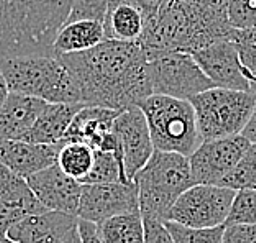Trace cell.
Wrapping results in <instances>:
<instances>
[{
	"label": "cell",
	"instance_id": "cell-27",
	"mask_svg": "<svg viewBox=\"0 0 256 243\" xmlns=\"http://www.w3.org/2000/svg\"><path fill=\"white\" fill-rule=\"evenodd\" d=\"M174 243H224L226 227L215 228H192L176 222H164Z\"/></svg>",
	"mask_w": 256,
	"mask_h": 243
},
{
	"label": "cell",
	"instance_id": "cell-16",
	"mask_svg": "<svg viewBox=\"0 0 256 243\" xmlns=\"http://www.w3.org/2000/svg\"><path fill=\"white\" fill-rule=\"evenodd\" d=\"M62 143L34 144L28 142H0V164L28 179L58 163Z\"/></svg>",
	"mask_w": 256,
	"mask_h": 243
},
{
	"label": "cell",
	"instance_id": "cell-23",
	"mask_svg": "<svg viewBox=\"0 0 256 243\" xmlns=\"http://www.w3.org/2000/svg\"><path fill=\"white\" fill-rule=\"evenodd\" d=\"M104 243H144V220L142 214H126L98 225Z\"/></svg>",
	"mask_w": 256,
	"mask_h": 243
},
{
	"label": "cell",
	"instance_id": "cell-38",
	"mask_svg": "<svg viewBox=\"0 0 256 243\" xmlns=\"http://www.w3.org/2000/svg\"><path fill=\"white\" fill-rule=\"evenodd\" d=\"M64 243H80V236H79V230L76 227L71 234L68 235V238L64 240Z\"/></svg>",
	"mask_w": 256,
	"mask_h": 243
},
{
	"label": "cell",
	"instance_id": "cell-22",
	"mask_svg": "<svg viewBox=\"0 0 256 243\" xmlns=\"http://www.w3.org/2000/svg\"><path fill=\"white\" fill-rule=\"evenodd\" d=\"M107 40L138 43L144 33V18L125 0H108V12L104 22Z\"/></svg>",
	"mask_w": 256,
	"mask_h": 243
},
{
	"label": "cell",
	"instance_id": "cell-15",
	"mask_svg": "<svg viewBox=\"0 0 256 243\" xmlns=\"http://www.w3.org/2000/svg\"><path fill=\"white\" fill-rule=\"evenodd\" d=\"M46 212L28 181L0 164V235L34 214Z\"/></svg>",
	"mask_w": 256,
	"mask_h": 243
},
{
	"label": "cell",
	"instance_id": "cell-39",
	"mask_svg": "<svg viewBox=\"0 0 256 243\" xmlns=\"http://www.w3.org/2000/svg\"><path fill=\"white\" fill-rule=\"evenodd\" d=\"M0 243H15V242L10 240L7 235H0Z\"/></svg>",
	"mask_w": 256,
	"mask_h": 243
},
{
	"label": "cell",
	"instance_id": "cell-3",
	"mask_svg": "<svg viewBox=\"0 0 256 243\" xmlns=\"http://www.w3.org/2000/svg\"><path fill=\"white\" fill-rule=\"evenodd\" d=\"M72 4L74 0H0V61L53 56L51 48Z\"/></svg>",
	"mask_w": 256,
	"mask_h": 243
},
{
	"label": "cell",
	"instance_id": "cell-28",
	"mask_svg": "<svg viewBox=\"0 0 256 243\" xmlns=\"http://www.w3.org/2000/svg\"><path fill=\"white\" fill-rule=\"evenodd\" d=\"M232 42L236 46L242 66L245 69L246 78L252 80L253 90L256 92V28L253 30H235Z\"/></svg>",
	"mask_w": 256,
	"mask_h": 243
},
{
	"label": "cell",
	"instance_id": "cell-14",
	"mask_svg": "<svg viewBox=\"0 0 256 243\" xmlns=\"http://www.w3.org/2000/svg\"><path fill=\"white\" fill-rule=\"evenodd\" d=\"M26 181L46 210L62 212L78 217L82 184L78 179L68 176L58 163L28 178Z\"/></svg>",
	"mask_w": 256,
	"mask_h": 243
},
{
	"label": "cell",
	"instance_id": "cell-32",
	"mask_svg": "<svg viewBox=\"0 0 256 243\" xmlns=\"http://www.w3.org/2000/svg\"><path fill=\"white\" fill-rule=\"evenodd\" d=\"M224 243H256V225H232V227H226Z\"/></svg>",
	"mask_w": 256,
	"mask_h": 243
},
{
	"label": "cell",
	"instance_id": "cell-20",
	"mask_svg": "<svg viewBox=\"0 0 256 243\" xmlns=\"http://www.w3.org/2000/svg\"><path fill=\"white\" fill-rule=\"evenodd\" d=\"M120 114L122 112L118 110L102 107H82L74 117L64 142L89 144L96 152L104 138L114 132L115 120L118 118Z\"/></svg>",
	"mask_w": 256,
	"mask_h": 243
},
{
	"label": "cell",
	"instance_id": "cell-37",
	"mask_svg": "<svg viewBox=\"0 0 256 243\" xmlns=\"http://www.w3.org/2000/svg\"><path fill=\"white\" fill-rule=\"evenodd\" d=\"M10 89H8V84L7 80H5L4 74L0 72V110H2V107L5 106V102H7V99L10 97Z\"/></svg>",
	"mask_w": 256,
	"mask_h": 243
},
{
	"label": "cell",
	"instance_id": "cell-6",
	"mask_svg": "<svg viewBox=\"0 0 256 243\" xmlns=\"http://www.w3.org/2000/svg\"><path fill=\"white\" fill-rule=\"evenodd\" d=\"M140 108L148 120L154 150L190 158L202 144L196 112L189 100L151 96Z\"/></svg>",
	"mask_w": 256,
	"mask_h": 243
},
{
	"label": "cell",
	"instance_id": "cell-25",
	"mask_svg": "<svg viewBox=\"0 0 256 243\" xmlns=\"http://www.w3.org/2000/svg\"><path fill=\"white\" fill-rule=\"evenodd\" d=\"M114 182H126L124 174V166H122L118 154L96 152V161L94 166H92V171L89 172V176L80 181V184H114Z\"/></svg>",
	"mask_w": 256,
	"mask_h": 243
},
{
	"label": "cell",
	"instance_id": "cell-30",
	"mask_svg": "<svg viewBox=\"0 0 256 243\" xmlns=\"http://www.w3.org/2000/svg\"><path fill=\"white\" fill-rule=\"evenodd\" d=\"M228 20L235 30L256 28V0H226Z\"/></svg>",
	"mask_w": 256,
	"mask_h": 243
},
{
	"label": "cell",
	"instance_id": "cell-12",
	"mask_svg": "<svg viewBox=\"0 0 256 243\" xmlns=\"http://www.w3.org/2000/svg\"><path fill=\"white\" fill-rule=\"evenodd\" d=\"M114 133L118 140V158L124 166L125 181L135 182V178L156 152L148 120L140 107L124 110L115 120Z\"/></svg>",
	"mask_w": 256,
	"mask_h": 243
},
{
	"label": "cell",
	"instance_id": "cell-18",
	"mask_svg": "<svg viewBox=\"0 0 256 243\" xmlns=\"http://www.w3.org/2000/svg\"><path fill=\"white\" fill-rule=\"evenodd\" d=\"M44 100L14 94L0 110V142H23L46 107Z\"/></svg>",
	"mask_w": 256,
	"mask_h": 243
},
{
	"label": "cell",
	"instance_id": "cell-21",
	"mask_svg": "<svg viewBox=\"0 0 256 243\" xmlns=\"http://www.w3.org/2000/svg\"><path fill=\"white\" fill-rule=\"evenodd\" d=\"M106 40L107 36L106 30H104V23L90 20L71 22L66 23L58 33L51 53L54 58L84 53V51H89L104 43Z\"/></svg>",
	"mask_w": 256,
	"mask_h": 243
},
{
	"label": "cell",
	"instance_id": "cell-29",
	"mask_svg": "<svg viewBox=\"0 0 256 243\" xmlns=\"http://www.w3.org/2000/svg\"><path fill=\"white\" fill-rule=\"evenodd\" d=\"M256 225V190H238L225 227Z\"/></svg>",
	"mask_w": 256,
	"mask_h": 243
},
{
	"label": "cell",
	"instance_id": "cell-34",
	"mask_svg": "<svg viewBox=\"0 0 256 243\" xmlns=\"http://www.w3.org/2000/svg\"><path fill=\"white\" fill-rule=\"evenodd\" d=\"M125 2L133 5L136 10H140V14L144 18V28H146L150 23H153L156 20V16H158L162 4L166 0H125Z\"/></svg>",
	"mask_w": 256,
	"mask_h": 243
},
{
	"label": "cell",
	"instance_id": "cell-26",
	"mask_svg": "<svg viewBox=\"0 0 256 243\" xmlns=\"http://www.w3.org/2000/svg\"><path fill=\"white\" fill-rule=\"evenodd\" d=\"M220 188L238 190H256V144H252L248 152L236 164L234 171L226 176Z\"/></svg>",
	"mask_w": 256,
	"mask_h": 243
},
{
	"label": "cell",
	"instance_id": "cell-33",
	"mask_svg": "<svg viewBox=\"0 0 256 243\" xmlns=\"http://www.w3.org/2000/svg\"><path fill=\"white\" fill-rule=\"evenodd\" d=\"M144 243H174V240L164 222L144 220Z\"/></svg>",
	"mask_w": 256,
	"mask_h": 243
},
{
	"label": "cell",
	"instance_id": "cell-17",
	"mask_svg": "<svg viewBox=\"0 0 256 243\" xmlns=\"http://www.w3.org/2000/svg\"><path fill=\"white\" fill-rule=\"evenodd\" d=\"M78 224L79 217L76 216L46 210L14 225L7 236L15 243H64Z\"/></svg>",
	"mask_w": 256,
	"mask_h": 243
},
{
	"label": "cell",
	"instance_id": "cell-24",
	"mask_svg": "<svg viewBox=\"0 0 256 243\" xmlns=\"http://www.w3.org/2000/svg\"><path fill=\"white\" fill-rule=\"evenodd\" d=\"M94 161L96 152L89 144L64 142L60 158H58V164H60V168L68 176L78 179V181H82L92 171Z\"/></svg>",
	"mask_w": 256,
	"mask_h": 243
},
{
	"label": "cell",
	"instance_id": "cell-4",
	"mask_svg": "<svg viewBox=\"0 0 256 243\" xmlns=\"http://www.w3.org/2000/svg\"><path fill=\"white\" fill-rule=\"evenodd\" d=\"M10 92L48 104H82L80 90L60 58L36 54L0 61Z\"/></svg>",
	"mask_w": 256,
	"mask_h": 243
},
{
	"label": "cell",
	"instance_id": "cell-10",
	"mask_svg": "<svg viewBox=\"0 0 256 243\" xmlns=\"http://www.w3.org/2000/svg\"><path fill=\"white\" fill-rule=\"evenodd\" d=\"M252 143L243 135L202 142L189 158L192 179L204 186H220V182L235 170Z\"/></svg>",
	"mask_w": 256,
	"mask_h": 243
},
{
	"label": "cell",
	"instance_id": "cell-19",
	"mask_svg": "<svg viewBox=\"0 0 256 243\" xmlns=\"http://www.w3.org/2000/svg\"><path fill=\"white\" fill-rule=\"evenodd\" d=\"M86 106L80 104H46L33 128L23 142L34 144H58L62 143L72 120Z\"/></svg>",
	"mask_w": 256,
	"mask_h": 243
},
{
	"label": "cell",
	"instance_id": "cell-9",
	"mask_svg": "<svg viewBox=\"0 0 256 243\" xmlns=\"http://www.w3.org/2000/svg\"><path fill=\"white\" fill-rule=\"evenodd\" d=\"M236 192L220 186L196 184L178 199L168 217L192 228H215L226 224Z\"/></svg>",
	"mask_w": 256,
	"mask_h": 243
},
{
	"label": "cell",
	"instance_id": "cell-35",
	"mask_svg": "<svg viewBox=\"0 0 256 243\" xmlns=\"http://www.w3.org/2000/svg\"><path fill=\"white\" fill-rule=\"evenodd\" d=\"M78 230H79L80 243H104L100 232H98V225L79 218Z\"/></svg>",
	"mask_w": 256,
	"mask_h": 243
},
{
	"label": "cell",
	"instance_id": "cell-36",
	"mask_svg": "<svg viewBox=\"0 0 256 243\" xmlns=\"http://www.w3.org/2000/svg\"><path fill=\"white\" fill-rule=\"evenodd\" d=\"M242 135L245 136L252 144H256V108H254L252 118H250L248 125L245 126V130H243Z\"/></svg>",
	"mask_w": 256,
	"mask_h": 243
},
{
	"label": "cell",
	"instance_id": "cell-13",
	"mask_svg": "<svg viewBox=\"0 0 256 243\" xmlns=\"http://www.w3.org/2000/svg\"><path fill=\"white\" fill-rule=\"evenodd\" d=\"M190 56L200 66L204 74L212 80L215 88L243 92L253 90V84L246 78L238 56V50L232 40L210 44Z\"/></svg>",
	"mask_w": 256,
	"mask_h": 243
},
{
	"label": "cell",
	"instance_id": "cell-31",
	"mask_svg": "<svg viewBox=\"0 0 256 243\" xmlns=\"http://www.w3.org/2000/svg\"><path fill=\"white\" fill-rule=\"evenodd\" d=\"M108 12V0H74L71 14L66 23L90 20V22H106Z\"/></svg>",
	"mask_w": 256,
	"mask_h": 243
},
{
	"label": "cell",
	"instance_id": "cell-11",
	"mask_svg": "<svg viewBox=\"0 0 256 243\" xmlns=\"http://www.w3.org/2000/svg\"><path fill=\"white\" fill-rule=\"evenodd\" d=\"M140 212V194L135 182L82 184L78 217L100 225L114 217Z\"/></svg>",
	"mask_w": 256,
	"mask_h": 243
},
{
	"label": "cell",
	"instance_id": "cell-1",
	"mask_svg": "<svg viewBox=\"0 0 256 243\" xmlns=\"http://www.w3.org/2000/svg\"><path fill=\"white\" fill-rule=\"evenodd\" d=\"M60 60L78 84L86 107L124 112L153 96L148 54L138 43L106 40L89 51Z\"/></svg>",
	"mask_w": 256,
	"mask_h": 243
},
{
	"label": "cell",
	"instance_id": "cell-2",
	"mask_svg": "<svg viewBox=\"0 0 256 243\" xmlns=\"http://www.w3.org/2000/svg\"><path fill=\"white\" fill-rule=\"evenodd\" d=\"M234 32L226 0H166L138 44L144 50L194 54L232 40Z\"/></svg>",
	"mask_w": 256,
	"mask_h": 243
},
{
	"label": "cell",
	"instance_id": "cell-5",
	"mask_svg": "<svg viewBox=\"0 0 256 243\" xmlns=\"http://www.w3.org/2000/svg\"><path fill=\"white\" fill-rule=\"evenodd\" d=\"M135 184L140 194V214L144 220L168 222L178 199L196 186L189 158L178 153L156 152L138 172Z\"/></svg>",
	"mask_w": 256,
	"mask_h": 243
},
{
	"label": "cell",
	"instance_id": "cell-8",
	"mask_svg": "<svg viewBox=\"0 0 256 243\" xmlns=\"http://www.w3.org/2000/svg\"><path fill=\"white\" fill-rule=\"evenodd\" d=\"M144 51L148 54V74L153 96L190 100L215 88L190 54L178 51Z\"/></svg>",
	"mask_w": 256,
	"mask_h": 243
},
{
	"label": "cell",
	"instance_id": "cell-7",
	"mask_svg": "<svg viewBox=\"0 0 256 243\" xmlns=\"http://www.w3.org/2000/svg\"><path fill=\"white\" fill-rule=\"evenodd\" d=\"M202 142L242 135L256 108V92L212 88L189 100Z\"/></svg>",
	"mask_w": 256,
	"mask_h": 243
}]
</instances>
